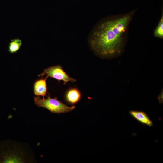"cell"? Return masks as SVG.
Masks as SVG:
<instances>
[{"instance_id": "1", "label": "cell", "mask_w": 163, "mask_h": 163, "mask_svg": "<svg viewBox=\"0 0 163 163\" xmlns=\"http://www.w3.org/2000/svg\"><path fill=\"white\" fill-rule=\"evenodd\" d=\"M132 16L130 13L125 14L100 23L91 37L92 48L104 57L116 56L120 54L124 45V34Z\"/></svg>"}, {"instance_id": "2", "label": "cell", "mask_w": 163, "mask_h": 163, "mask_svg": "<svg viewBox=\"0 0 163 163\" xmlns=\"http://www.w3.org/2000/svg\"><path fill=\"white\" fill-rule=\"evenodd\" d=\"M47 98H41L39 96L34 97L35 104L38 107L47 109L53 113H61L71 111L74 110L75 106L69 107L59 100L56 97L51 98L50 94Z\"/></svg>"}, {"instance_id": "3", "label": "cell", "mask_w": 163, "mask_h": 163, "mask_svg": "<svg viewBox=\"0 0 163 163\" xmlns=\"http://www.w3.org/2000/svg\"><path fill=\"white\" fill-rule=\"evenodd\" d=\"M45 75H46L48 77H50L58 80L59 82L61 80L63 81L64 85L69 81L73 82L76 81V79L70 77L64 71L62 67L59 65L50 66L45 69L38 76H43Z\"/></svg>"}, {"instance_id": "4", "label": "cell", "mask_w": 163, "mask_h": 163, "mask_svg": "<svg viewBox=\"0 0 163 163\" xmlns=\"http://www.w3.org/2000/svg\"><path fill=\"white\" fill-rule=\"evenodd\" d=\"M82 94L80 91L75 88H71L66 92L64 98L65 101L71 105L75 104L80 100Z\"/></svg>"}, {"instance_id": "5", "label": "cell", "mask_w": 163, "mask_h": 163, "mask_svg": "<svg viewBox=\"0 0 163 163\" xmlns=\"http://www.w3.org/2000/svg\"><path fill=\"white\" fill-rule=\"evenodd\" d=\"M48 78L46 76L44 79L42 78L35 82L34 84L33 90L36 95L43 96V98H44V97L46 95L47 90L46 80Z\"/></svg>"}, {"instance_id": "6", "label": "cell", "mask_w": 163, "mask_h": 163, "mask_svg": "<svg viewBox=\"0 0 163 163\" xmlns=\"http://www.w3.org/2000/svg\"><path fill=\"white\" fill-rule=\"evenodd\" d=\"M130 115L140 123L149 127L153 125L152 121L148 115L142 111L131 110L129 112Z\"/></svg>"}, {"instance_id": "7", "label": "cell", "mask_w": 163, "mask_h": 163, "mask_svg": "<svg viewBox=\"0 0 163 163\" xmlns=\"http://www.w3.org/2000/svg\"><path fill=\"white\" fill-rule=\"evenodd\" d=\"M22 44L21 40L18 38L11 39L8 47V52L11 53H16L20 49Z\"/></svg>"}, {"instance_id": "8", "label": "cell", "mask_w": 163, "mask_h": 163, "mask_svg": "<svg viewBox=\"0 0 163 163\" xmlns=\"http://www.w3.org/2000/svg\"><path fill=\"white\" fill-rule=\"evenodd\" d=\"M154 35L155 37L162 38L163 37V15L160 22L154 32Z\"/></svg>"}, {"instance_id": "9", "label": "cell", "mask_w": 163, "mask_h": 163, "mask_svg": "<svg viewBox=\"0 0 163 163\" xmlns=\"http://www.w3.org/2000/svg\"><path fill=\"white\" fill-rule=\"evenodd\" d=\"M158 101L160 103H163V89L161 91L160 94L158 96Z\"/></svg>"}]
</instances>
